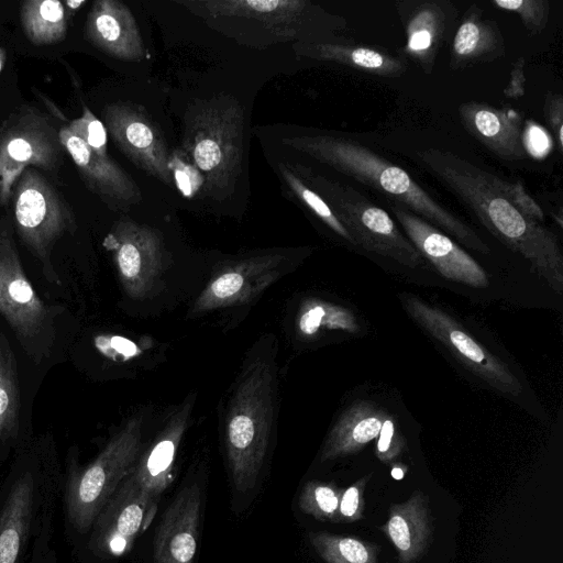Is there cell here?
Here are the masks:
<instances>
[{
  "label": "cell",
  "instance_id": "16",
  "mask_svg": "<svg viewBox=\"0 0 563 563\" xmlns=\"http://www.w3.org/2000/svg\"><path fill=\"white\" fill-rule=\"evenodd\" d=\"M391 211L408 240L443 277L474 288L488 286L485 269L437 227L399 205Z\"/></svg>",
  "mask_w": 563,
  "mask_h": 563
},
{
  "label": "cell",
  "instance_id": "40",
  "mask_svg": "<svg viewBox=\"0 0 563 563\" xmlns=\"http://www.w3.org/2000/svg\"><path fill=\"white\" fill-rule=\"evenodd\" d=\"M525 59L522 57L518 58L512 67L510 73V78L505 87L504 95L507 98L518 99L525 95Z\"/></svg>",
  "mask_w": 563,
  "mask_h": 563
},
{
  "label": "cell",
  "instance_id": "2",
  "mask_svg": "<svg viewBox=\"0 0 563 563\" xmlns=\"http://www.w3.org/2000/svg\"><path fill=\"white\" fill-rule=\"evenodd\" d=\"M276 341L265 335L250 350L229 397L224 446L235 488L254 487L267 456L277 417Z\"/></svg>",
  "mask_w": 563,
  "mask_h": 563
},
{
  "label": "cell",
  "instance_id": "24",
  "mask_svg": "<svg viewBox=\"0 0 563 563\" xmlns=\"http://www.w3.org/2000/svg\"><path fill=\"white\" fill-rule=\"evenodd\" d=\"M505 54V40L496 21L483 16L482 9L473 3L453 34L450 67L464 69L489 63Z\"/></svg>",
  "mask_w": 563,
  "mask_h": 563
},
{
  "label": "cell",
  "instance_id": "39",
  "mask_svg": "<svg viewBox=\"0 0 563 563\" xmlns=\"http://www.w3.org/2000/svg\"><path fill=\"white\" fill-rule=\"evenodd\" d=\"M544 117L553 132L558 150L563 148V97L560 93L548 92L544 101Z\"/></svg>",
  "mask_w": 563,
  "mask_h": 563
},
{
  "label": "cell",
  "instance_id": "8",
  "mask_svg": "<svg viewBox=\"0 0 563 563\" xmlns=\"http://www.w3.org/2000/svg\"><path fill=\"white\" fill-rule=\"evenodd\" d=\"M59 129L38 108L22 104L0 126V205L12 196L13 187L29 167L55 174L63 164Z\"/></svg>",
  "mask_w": 563,
  "mask_h": 563
},
{
  "label": "cell",
  "instance_id": "3",
  "mask_svg": "<svg viewBox=\"0 0 563 563\" xmlns=\"http://www.w3.org/2000/svg\"><path fill=\"white\" fill-rule=\"evenodd\" d=\"M282 142L385 195L467 247L489 254L488 245L466 222L433 199L404 168L368 147L325 134L288 135Z\"/></svg>",
  "mask_w": 563,
  "mask_h": 563
},
{
  "label": "cell",
  "instance_id": "26",
  "mask_svg": "<svg viewBox=\"0 0 563 563\" xmlns=\"http://www.w3.org/2000/svg\"><path fill=\"white\" fill-rule=\"evenodd\" d=\"M298 54L322 62H332L383 77H399L407 64L389 53L352 44L307 42L296 46Z\"/></svg>",
  "mask_w": 563,
  "mask_h": 563
},
{
  "label": "cell",
  "instance_id": "14",
  "mask_svg": "<svg viewBox=\"0 0 563 563\" xmlns=\"http://www.w3.org/2000/svg\"><path fill=\"white\" fill-rule=\"evenodd\" d=\"M102 118L112 141L135 166L169 187L175 184L165 140L141 107L114 102L104 107Z\"/></svg>",
  "mask_w": 563,
  "mask_h": 563
},
{
  "label": "cell",
  "instance_id": "33",
  "mask_svg": "<svg viewBox=\"0 0 563 563\" xmlns=\"http://www.w3.org/2000/svg\"><path fill=\"white\" fill-rule=\"evenodd\" d=\"M342 492L334 484L308 482L299 497V507L321 521L340 522L339 505Z\"/></svg>",
  "mask_w": 563,
  "mask_h": 563
},
{
  "label": "cell",
  "instance_id": "7",
  "mask_svg": "<svg viewBox=\"0 0 563 563\" xmlns=\"http://www.w3.org/2000/svg\"><path fill=\"white\" fill-rule=\"evenodd\" d=\"M145 420L143 413L132 416L99 455L70 481L67 509L80 532L91 528L133 467L141 451Z\"/></svg>",
  "mask_w": 563,
  "mask_h": 563
},
{
  "label": "cell",
  "instance_id": "35",
  "mask_svg": "<svg viewBox=\"0 0 563 563\" xmlns=\"http://www.w3.org/2000/svg\"><path fill=\"white\" fill-rule=\"evenodd\" d=\"M67 128L81 139L92 152L100 156H109L106 126L87 106L82 107L79 118L68 122Z\"/></svg>",
  "mask_w": 563,
  "mask_h": 563
},
{
  "label": "cell",
  "instance_id": "37",
  "mask_svg": "<svg viewBox=\"0 0 563 563\" xmlns=\"http://www.w3.org/2000/svg\"><path fill=\"white\" fill-rule=\"evenodd\" d=\"M371 477L372 474H368L342 492L339 505L340 522H353L363 518L364 489Z\"/></svg>",
  "mask_w": 563,
  "mask_h": 563
},
{
  "label": "cell",
  "instance_id": "5",
  "mask_svg": "<svg viewBox=\"0 0 563 563\" xmlns=\"http://www.w3.org/2000/svg\"><path fill=\"white\" fill-rule=\"evenodd\" d=\"M188 11L238 42L265 46L312 38V19L319 8L306 0L180 1Z\"/></svg>",
  "mask_w": 563,
  "mask_h": 563
},
{
  "label": "cell",
  "instance_id": "20",
  "mask_svg": "<svg viewBox=\"0 0 563 563\" xmlns=\"http://www.w3.org/2000/svg\"><path fill=\"white\" fill-rule=\"evenodd\" d=\"M201 492L185 486L167 507L156 532L153 563H194L197 551Z\"/></svg>",
  "mask_w": 563,
  "mask_h": 563
},
{
  "label": "cell",
  "instance_id": "19",
  "mask_svg": "<svg viewBox=\"0 0 563 563\" xmlns=\"http://www.w3.org/2000/svg\"><path fill=\"white\" fill-rule=\"evenodd\" d=\"M407 36L406 54L430 74L452 34L456 11L446 0L402 1L396 4Z\"/></svg>",
  "mask_w": 563,
  "mask_h": 563
},
{
  "label": "cell",
  "instance_id": "42",
  "mask_svg": "<svg viewBox=\"0 0 563 563\" xmlns=\"http://www.w3.org/2000/svg\"><path fill=\"white\" fill-rule=\"evenodd\" d=\"M406 474V466L405 465H394L391 468V476L395 479H401Z\"/></svg>",
  "mask_w": 563,
  "mask_h": 563
},
{
  "label": "cell",
  "instance_id": "22",
  "mask_svg": "<svg viewBox=\"0 0 563 563\" xmlns=\"http://www.w3.org/2000/svg\"><path fill=\"white\" fill-rule=\"evenodd\" d=\"M463 125L490 152L505 161H520L527 155L520 119L510 112L476 101L459 108Z\"/></svg>",
  "mask_w": 563,
  "mask_h": 563
},
{
  "label": "cell",
  "instance_id": "1",
  "mask_svg": "<svg viewBox=\"0 0 563 563\" xmlns=\"http://www.w3.org/2000/svg\"><path fill=\"white\" fill-rule=\"evenodd\" d=\"M419 158L492 235L527 260L554 291L563 292V255L556 235L515 207L501 178L448 151L428 148L419 152Z\"/></svg>",
  "mask_w": 563,
  "mask_h": 563
},
{
  "label": "cell",
  "instance_id": "36",
  "mask_svg": "<svg viewBox=\"0 0 563 563\" xmlns=\"http://www.w3.org/2000/svg\"><path fill=\"white\" fill-rule=\"evenodd\" d=\"M406 441L398 432L394 418L384 420L376 442V456L386 464L393 463L405 450Z\"/></svg>",
  "mask_w": 563,
  "mask_h": 563
},
{
  "label": "cell",
  "instance_id": "13",
  "mask_svg": "<svg viewBox=\"0 0 563 563\" xmlns=\"http://www.w3.org/2000/svg\"><path fill=\"white\" fill-rule=\"evenodd\" d=\"M290 256L266 252L231 261L217 271L195 300L190 312L241 306L257 298L290 269Z\"/></svg>",
  "mask_w": 563,
  "mask_h": 563
},
{
  "label": "cell",
  "instance_id": "30",
  "mask_svg": "<svg viewBox=\"0 0 563 563\" xmlns=\"http://www.w3.org/2000/svg\"><path fill=\"white\" fill-rule=\"evenodd\" d=\"M20 389L14 354L4 336L0 338V441L19 426Z\"/></svg>",
  "mask_w": 563,
  "mask_h": 563
},
{
  "label": "cell",
  "instance_id": "17",
  "mask_svg": "<svg viewBox=\"0 0 563 563\" xmlns=\"http://www.w3.org/2000/svg\"><path fill=\"white\" fill-rule=\"evenodd\" d=\"M194 404L195 394H190L169 412L126 475L157 501L173 479L176 455L189 427Z\"/></svg>",
  "mask_w": 563,
  "mask_h": 563
},
{
  "label": "cell",
  "instance_id": "9",
  "mask_svg": "<svg viewBox=\"0 0 563 563\" xmlns=\"http://www.w3.org/2000/svg\"><path fill=\"white\" fill-rule=\"evenodd\" d=\"M16 231L23 243L43 263L53 245L77 229L70 205L36 168H26L11 196Z\"/></svg>",
  "mask_w": 563,
  "mask_h": 563
},
{
  "label": "cell",
  "instance_id": "15",
  "mask_svg": "<svg viewBox=\"0 0 563 563\" xmlns=\"http://www.w3.org/2000/svg\"><path fill=\"white\" fill-rule=\"evenodd\" d=\"M157 504L125 476L95 521L93 549L109 556L125 553L152 521Z\"/></svg>",
  "mask_w": 563,
  "mask_h": 563
},
{
  "label": "cell",
  "instance_id": "29",
  "mask_svg": "<svg viewBox=\"0 0 563 563\" xmlns=\"http://www.w3.org/2000/svg\"><path fill=\"white\" fill-rule=\"evenodd\" d=\"M308 538L325 563H377L378 548L355 537L311 532Z\"/></svg>",
  "mask_w": 563,
  "mask_h": 563
},
{
  "label": "cell",
  "instance_id": "4",
  "mask_svg": "<svg viewBox=\"0 0 563 563\" xmlns=\"http://www.w3.org/2000/svg\"><path fill=\"white\" fill-rule=\"evenodd\" d=\"M244 113L231 97L197 101L185 117L181 153L205 192L220 198L235 185L243 158Z\"/></svg>",
  "mask_w": 563,
  "mask_h": 563
},
{
  "label": "cell",
  "instance_id": "27",
  "mask_svg": "<svg viewBox=\"0 0 563 563\" xmlns=\"http://www.w3.org/2000/svg\"><path fill=\"white\" fill-rule=\"evenodd\" d=\"M33 501L34 482L30 474H24L12 485L0 512V563H16Z\"/></svg>",
  "mask_w": 563,
  "mask_h": 563
},
{
  "label": "cell",
  "instance_id": "34",
  "mask_svg": "<svg viewBox=\"0 0 563 563\" xmlns=\"http://www.w3.org/2000/svg\"><path fill=\"white\" fill-rule=\"evenodd\" d=\"M492 4L518 14L531 35L540 34L548 25L550 15L548 0H495Z\"/></svg>",
  "mask_w": 563,
  "mask_h": 563
},
{
  "label": "cell",
  "instance_id": "11",
  "mask_svg": "<svg viewBox=\"0 0 563 563\" xmlns=\"http://www.w3.org/2000/svg\"><path fill=\"white\" fill-rule=\"evenodd\" d=\"M0 316L31 355L52 331L53 313L30 283L7 229L0 230Z\"/></svg>",
  "mask_w": 563,
  "mask_h": 563
},
{
  "label": "cell",
  "instance_id": "6",
  "mask_svg": "<svg viewBox=\"0 0 563 563\" xmlns=\"http://www.w3.org/2000/svg\"><path fill=\"white\" fill-rule=\"evenodd\" d=\"M290 168L329 205L353 238L355 245L389 257L409 268L424 261L395 221L353 187L332 180L301 165Z\"/></svg>",
  "mask_w": 563,
  "mask_h": 563
},
{
  "label": "cell",
  "instance_id": "41",
  "mask_svg": "<svg viewBox=\"0 0 563 563\" xmlns=\"http://www.w3.org/2000/svg\"><path fill=\"white\" fill-rule=\"evenodd\" d=\"M84 4H86V1H75V0H68L64 3L65 5V9H66V14H67V18H71L76 11H78L80 9V7H82Z\"/></svg>",
  "mask_w": 563,
  "mask_h": 563
},
{
  "label": "cell",
  "instance_id": "23",
  "mask_svg": "<svg viewBox=\"0 0 563 563\" xmlns=\"http://www.w3.org/2000/svg\"><path fill=\"white\" fill-rule=\"evenodd\" d=\"M382 530L398 552L399 563H413L427 550L433 533L426 495L416 490L401 504H393Z\"/></svg>",
  "mask_w": 563,
  "mask_h": 563
},
{
  "label": "cell",
  "instance_id": "32",
  "mask_svg": "<svg viewBox=\"0 0 563 563\" xmlns=\"http://www.w3.org/2000/svg\"><path fill=\"white\" fill-rule=\"evenodd\" d=\"M278 170L290 189V191L305 203L327 227L334 233L355 245V242L347 230L334 216L329 205L324 199L311 189L291 168L288 164H278Z\"/></svg>",
  "mask_w": 563,
  "mask_h": 563
},
{
  "label": "cell",
  "instance_id": "38",
  "mask_svg": "<svg viewBox=\"0 0 563 563\" xmlns=\"http://www.w3.org/2000/svg\"><path fill=\"white\" fill-rule=\"evenodd\" d=\"M501 187L507 197L521 213L534 222L541 223L544 221L542 208L527 192L520 180L511 183L503 179Z\"/></svg>",
  "mask_w": 563,
  "mask_h": 563
},
{
  "label": "cell",
  "instance_id": "18",
  "mask_svg": "<svg viewBox=\"0 0 563 563\" xmlns=\"http://www.w3.org/2000/svg\"><path fill=\"white\" fill-rule=\"evenodd\" d=\"M59 141L86 186L110 209L126 210L141 201L137 185L110 156L92 152L67 125L59 129Z\"/></svg>",
  "mask_w": 563,
  "mask_h": 563
},
{
  "label": "cell",
  "instance_id": "28",
  "mask_svg": "<svg viewBox=\"0 0 563 563\" xmlns=\"http://www.w3.org/2000/svg\"><path fill=\"white\" fill-rule=\"evenodd\" d=\"M20 21L27 40L37 46L63 41L67 34L68 18L58 0H27L21 4Z\"/></svg>",
  "mask_w": 563,
  "mask_h": 563
},
{
  "label": "cell",
  "instance_id": "12",
  "mask_svg": "<svg viewBox=\"0 0 563 563\" xmlns=\"http://www.w3.org/2000/svg\"><path fill=\"white\" fill-rule=\"evenodd\" d=\"M111 252L124 291L134 299H145L161 284L166 251L161 233L132 219L117 221L103 240Z\"/></svg>",
  "mask_w": 563,
  "mask_h": 563
},
{
  "label": "cell",
  "instance_id": "43",
  "mask_svg": "<svg viewBox=\"0 0 563 563\" xmlns=\"http://www.w3.org/2000/svg\"><path fill=\"white\" fill-rule=\"evenodd\" d=\"M7 60V51L3 47H0V74L4 67Z\"/></svg>",
  "mask_w": 563,
  "mask_h": 563
},
{
  "label": "cell",
  "instance_id": "21",
  "mask_svg": "<svg viewBox=\"0 0 563 563\" xmlns=\"http://www.w3.org/2000/svg\"><path fill=\"white\" fill-rule=\"evenodd\" d=\"M87 40L103 53L122 60L144 57V44L130 9L117 0H97L86 20Z\"/></svg>",
  "mask_w": 563,
  "mask_h": 563
},
{
  "label": "cell",
  "instance_id": "31",
  "mask_svg": "<svg viewBox=\"0 0 563 563\" xmlns=\"http://www.w3.org/2000/svg\"><path fill=\"white\" fill-rule=\"evenodd\" d=\"M298 329L303 336L310 338L322 330L355 333L360 327L351 310L319 299H309L300 309Z\"/></svg>",
  "mask_w": 563,
  "mask_h": 563
},
{
  "label": "cell",
  "instance_id": "25",
  "mask_svg": "<svg viewBox=\"0 0 563 563\" xmlns=\"http://www.w3.org/2000/svg\"><path fill=\"white\" fill-rule=\"evenodd\" d=\"M388 413L368 401L350 406L330 430L320 454L322 462L354 454L377 439Z\"/></svg>",
  "mask_w": 563,
  "mask_h": 563
},
{
  "label": "cell",
  "instance_id": "10",
  "mask_svg": "<svg viewBox=\"0 0 563 563\" xmlns=\"http://www.w3.org/2000/svg\"><path fill=\"white\" fill-rule=\"evenodd\" d=\"M408 314L424 331L442 343L467 369L498 391L518 396L522 385L508 365L490 353L445 311L424 300L400 296Z\"/></svg>",
  "mask_w": 563,
  "mask_h": 563
}]
</instances>
